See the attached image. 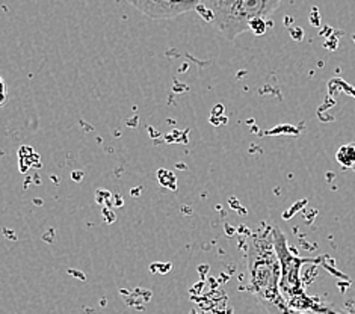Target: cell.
I'll return each instance as SVG.
<instances>
[{
	"mask_svg": "<svg viewBox=\"0 0 355 314\" xmlns=\"http://www.w3.org/2000/svg\"><path fill=\"white\" fill-rule=\"evenodd\" d=\"M278 6L280 0H202L196 12L227 40H234L251 32L252 21L269 19Z\"/></svg>",
	"mask_w": 355,
	"mask_h": 314,
	"instance_id": "obj_2",
	"label": "cell"
},
{
	"mask_svg": "<svg viewBox=\"0 0 355 314\" xmlns=\"http://www.w3.org/2000/svg\"><path fill=\"white\" fill-rule=\"evenodd\" d=\"M337 162L346 168L355 166V146L354 143L345 146L339 151H337Z\"/></svg>",
	"mask_w": 355,
	"mask_h": 314,
	"instance_id": "obj_4",
	"label": "cell"
},
{
	"mask_svg": "<svg viewBox=\"0 0 355 314\" xmlns=\"http://www.w3.org/2000/svg\"><path fill=\"white\" fill-rule=\"evenodd\" d=\"M200 0L193 2H168V0H129V5L153 20H170L182 14L196 11Z\"/></svg>",
	"mask_w": 355,
	"mask_h": 314,
	"instance_id": "obj_3",
	"label": "cell"
},
{
	"mask_svg": "<svg viewBox=\"0 0 355 314\" xmlns=\"http://www.w3.org/2000/svg\"><path fill=\"white\" fill-rule=\"evenodd\" d=\"M266 29H268L266 20H256L251 23V32H254L256 35H263Z\"/></svg>",
	"mask_w": 355,
	"mask_h": 314,
	"instance_id": "obj_5",
	"label": "cell"
},
{
	"mask_svg": "<svg viewBox=\"0 0 355 314\" xmlns=\"http://www.w3.org/2000/svg\"><path fill=\"white\" fill-rule=\"evenodd\" d=\"M274 245V237L269 233H261L250 242V288L270 314H280L287 305L280 293L282 263Z\"/></svg>",
	"mask_w": 355,
	"mask_h": 314,
	"instance_id": "obj_1",
	"label": "cell"
}]
</instances>
